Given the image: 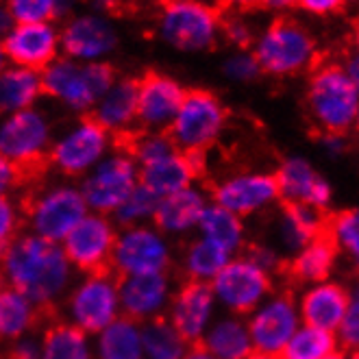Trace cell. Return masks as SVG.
Masks as SVG:
<instances>
[{
    "label": "cell",
    "instance_id": "obj_16",
    "mask_svg": "<svg viewBox=\"0 0 359 359\" xmlns=\"http://www.w3.org/2000/svg\"><path fill=\"white\" fill-rule=\"evenodd\" d=\"M120 226L111 216L104 214H90L83 218L72 233L63 242V250L74 266L76 272H100L111 270V259L118 242Z\"/></svg>",
    "mask_w": 359,
    "mask_h": 359
},
{
    "label": "cell",
    "instance_id": "obj_19",
    "mask_svg": "<svg viewBox=\"0 0 359 359\" xmlns=\"http://www.w3.org/2000/svg\"><path fill=\"white\" fill-rule=\"evenodd\" d=\"M61 27L55 22L13 25L3 33V57L13 66L41 72L61 57Z\"/></svg>",
    "mask_w": 359,
    "mask_h": 359
},
{
    "label": "cell",
    "instance_id": "obj_49",
    "mask_svg": "<svg viewBox=\"0 0 359 359\" xmlns=\"http://www.w3.org/2000/svg\"><path fill=\"white\" fill-rule=\"evenodd\" d=\"M346 5V0H299V7L311 15H333Z\"/></svg>",
    "mask_w": 359,
    "mask_h": 359
},
{
    "label": "cell",
    "instance_id": "obj_18",
    "mask_svg": "<svg viewBox=\"0 0 359 359\" xmlns=\"http://www.w3.org/2000/svg\"><path fill=\"white\" fill-rule=\"evenodd\" d=\"M218 301L211 290V283L183 281L177 290L172 303L168 307L165 318L175 325V329L185 337L189 346L203 342L205 333L218 318Z\"/></svg>",
    "mask_w": 359,
    "mask_h": 359
},
{
    "label": "cell",
    "instance_id": "obj_43",
    "mask_svg": "<svg viewBox=\"0 0 359 359\" xmlns=\"http://www.w3.org/2000/svg\"><path fill=\"white\" fill-rule=\"evenodd\" d=\"M259 33H255L252 25L244 18V13H222V37L236 50H250Z\"/></svg>",
    "mask_w": 359,
    "mask_h": 359
},
{
    "label": "cell",
    "instance_id": "obj_4",
    "mask_svg": "<svg viewBox=\"0 0 359 359\" xmlns=\"http://www.w3.org/2000/svg\"><path fill=\"white\" fill-rule=\"evenodd\" d=\"M250 50L255 53L264 74L277 79L313 70L316 57H318L313 35L292 18L272 20L264 31H259Z\"/></svg>",
    "mask_w": 359,
    "mask_h": 359
},
{
    "label": "cell",
    "instance_id": "obj_38",
    "mask_svg": "<svg viewBox=\"0 0 359 359\" xmlns=\"http://www.w3.org/2000/svg\"><path fill=\"white\" fill-rule=\"evenodd\" d=\"M124 149L133 155V159L137 161V165H149L155 163L168 155H172L177 149V144L172 142L170 133L165 131H142L137 129L133 135H129L124 140Z\"/></svg>",
    "mask_w": 359,
    "mask_h": 359
},
{
    "label": "cell",
    "instance_id": "obj_10",
    "mask_svg": "<svg viewBox=\"0 0 359 359\" xmlns=\"http://www.w3.org/2000/svg\"><path fill=\"white\" fill-rule=\"evenodd\" d=\"M79 185L90 211L114 216L137 189L140 165L124 146H116L86 179H81Z\"/></svg>",
    "mask_w": 359,
    "mask_h": 359
},
{
    "label": "cell",
    "instance_id": "obj_42",
    "mask_svg": "<svg viewBox=\"0 0 359 359\" xmlns=\"http://www.w3.org/2000/svg\"><path fill=\"white\" fill-rule=\"evenodd\" d=\"M222 74L233 83H252L264 74V70L252 50H233L222 61Z\"/></svg>",
    "mask_w": 359,
    "mask_h": 359
},
{
    "label": "cell",
    "instance_id": "obj_26",
    "mask_svg": "<svg viewBox=\"0 0 359 359\" xmlns=\"http://www.w3.org/2000/svg\"><path fill=\"white\" fill-rule=\"evenodd\" d=\"M327 222H329V218L320 209H313L309 205L283 203V209L277 220V242L285 255L294 257L316 236L323 233L327 229Z\"/></svg>",
    "mask_w": 359,
    "mask_h": 359
},
{
    "label": "cell",
    "instance_id": "obj_37",
    "mask_svg": "<svg viewBox=\"0 0 359 359\" xmlns=\"http://www.w3.org/2000/svg\"><path fill=\"white\" fill-rule=\"evenodd\" d=\"M189 344L175 329V325L163 318L144 325V355L146 359H185Z\"/></svg>",
    "mask_w": 359,
    "mask_h": 359
},
{
    "label": "cell",
    "instance_id": "obj_17",
    "mask_svg": "<svg viewBox=\"0 0 359 359\" xmlns=\"http://www.w3.org/2000/svg\"><path fill=\"white\" fill-rule=\"evenodd\" d=\"M211 203L246 218L270 209L281 201L279 183L274 172L244 170L216 181L209 189Z\"/></svg>",
    "mask_w": 359,
    "mask_h": 359
},
{
    "label": "cell",
    "instance_id": "obj_22",
    "mask_svg": "<svg viewBox=\"0 0 359 359\" xmlns=\"http://www.w3.org/2000/svg\"><path fill=\"white\" fill-rule=\"evenodd\" d=\"M274 177L279 183L281 201L287 205H309L325 211L333 201L331 183L316 170L309 159L301 155L285 157Z\"/></svg>",
    "mask_w": 359,
    "mask_h": 359
},
{
    "label": "cell",
    "instance_id": "obj_56",
    "mask_svg": "<svg viewBox=\"0 0 359 359\" xmlns=\"http://www.w3.org/2000/svg\"><path fill=\"white\" fill-rule=\"evenodd\" d=\"M185 359H218V357L211 355L203 344H196V346H189V351H187Z\"/></svg>",
    "mask_w": 359,
    "mask_h": 359
},
{
    "label": "cell",
    "instance_id": "obj_28",
    "mask_svg": "<svg viewBox=\"0 0 359 359\" xmlns=\"http://www.w3.org/2000/svg\"><path fill=\"white\" fill-rule=\"evenodd\" d=\"M201 344L218 359H248L255 353L246 318L224 311L209 327Z\"/></svg>",
    "mask_w": 359,
    "mask_h": 359
},
{
    "label": "cell",
    "instance_id": "obj_8",
    "mask_svg": "<svg viewBox=\"0 0 359 359\" xmlns=\"http://www.w3.org/2000/svg\"><path fill=\"white\" fill-rule=\"evenodd\" d=\"M116 137L92 116H81L53 142L48 163L68 179H86L116 149Z\"/></svg>",
    "mask_w": 359,
    "mask_h": 359
},
{
    "label": "cell",
    "instance_id": "obj_61",
    "mask_svg": "<svg viewBox=\"0 0 359 359\" xmlns=\"http://www.w3.org/2000/svg\"><path fill=\"white\" fill-rule=\"evenodd\" d=\"M351 355V359H359V351L357 353H348Z\"/></svg>",
    "mask_w": 359,
    "mask_h": 359
},
{
    "label": "cell",
    "instance_id": "obj_1",
    "mask_svg": "<svg viewBox=\"0 0 359 359\" xmlns=\"http://www.w3.org/2000/svg\"><path fill=\"white\" fill-rule=\"evenodd\" d=\"M74 272L61 244L39 238L31 231L3 246L5 287L25 294L41 311L63 305L76 281Z\"/></svg>",
    "mask_w": 359,
    "mask_h": 359
},
{
    "label": "cell",
    "instance_id": "obj_2",
    "mask_svg": "<svg viewBox=\"0 0 359 359\" xmlns=\"http://www.w3.org/2000/svg\"><path fill=\"white\" fill-rule=\"evenodd\" d=\"M305 109L318 133H342L355 129L359 114V90L340 61L318 63L307 79Z\"/></svg>",
    "mask_w": 359,
    "mask_h": 359
},
{
    "label": "cell",
    "instance_id": "obj_51",
    "mask_svg": "<svg viewBox=\"0 0 359 359\" xmlns=\"http://www.w3.org/2000/svg\"><path fill=\"white\" fill-rule=\"evenodd\" d=\"M257 7H262V0H220V9L229 13H246Z\"/></svg>",
    "mask_w": 359,
    "mask_h": 359
},
{
    "label": "cell",
    "instance_id": "obj_35",
    "mask_svg": "<svg viewBox=\"0 0 359 359\" xmlns=\"http://www.w3.org/2000/svg\"><path fill=\"white\" fill-rule=\"evenodd\" d=\"M41 309L18 290L5 287L0 292V335L7 342L31 335L39 320Z\"/></svg>",
    "mask_w": 359,
    "mask_h": 359
},
{
    "label": "cell",
    "instance_id": "obj_21",
    "mask_svg": "<svg viewBox=\"0 0 359 359\" xmlns=\"http://www.w3.org/2000/svg\"><path fill=\"white\" fill-rule=\"evenodd\" d=\"M185 96L187 90L175 76L163 72H146L140 79V129L168 133Z\"/></svg>",
    "mask_w": 359,
    "mask_h": 359
},
{
    "label": "cell",
    "instance_id": "obj_60",
    "mask_svg": "<svg viewBox=\"0 0 359 359\" xmlns=\"http://www.w3.org/2000/svg\"><path fill=\"white\" fill-rule=\"evenodd\" d=\"M329 359H351V355L346 351H337L335 355H331Z\"/></svg>",
    "mask_w": 359,
    "mask_h": 359
},
{
    "label": "cell",
    "instance_id": "obj_11",
    "mask_svg": "<svg viewBox=\"0 0 359 359\" xmlns=\"http://www.w3.org/2000/svg\"><path fill=\"white\" fill-rule=\"evenodd\" d=\"M53 142V124L39 107L9 114L0 124V155L25 172L48 161Z\"/></svg>",
    "mask_w": 359,
    "mask_h": 359
},
{
    "label": "cell",
    "instance_id": "obj_55",
    "mask_svg": "<svg viewBox=\"0 0 359 359\" xmlns=\"http://www.w3.org/2000/svg\"><path fill=\"white\" fill-rule=\"evenodd\" d=\"M88 7H90V11L109 15L111 9L116 7V0H88Z\"/></svg>",
    "mask_w": 359,
    "mask_h": 359
},
{
    "label": "cell",
    "instance_id": "obj_33",
    "mask_svg": "<svg viewBox=\"0 0 359 359\" xmlns=\"http://www.w3.org/2000/svg\"><path fill=\"white\" fill-rule=\"evenodd\" d=\"M196 233L226 248L231 255H242V248L246 246L244 218L216 203H209V207L205 209Z\"/></svg>",
    "mask_w": 359,
    "mask_h": 359
},
{
    "label": "cell",
    "instance_id": "obj_41",
    "mask_svg": "<svg viewBox=\"0 0 359 359\" xmlns=\"http://www.w3.org/2000/svg\"><path fill=\"white\" fill-rule=\"evenodd\" d=\"M15 25L29 22H55V0H5L3 5Z\"/></svg>",
    "mask_w": 359,
    "mask_h": 359
},
{
    "label": "cell",
    "instance_id": "obj_27",
    "mask_svg": "<svg viewBox=\"0 0 359 359\" xmlns=\"http://www.w3.org/2000/svg\"><path fill=\"white\" fill-rule=\"evenodd\" d=\"M198 177L201 175L194 168L192 159L183 151H175L172 155H168L155 163L140 168V183L149 187L159 198L181 192V189L189 185H196Z\"/></svg>",
    "mask_w": 359,
    "mask_h": 359
},
{
    "label": "cell",
    "instance_id": "obj_13",
    "mask_svg": "<svg viewBox=\"0 0 359 359\" xmlns=\"http://www.w3.org/2000/svg\"><path fill=\"white\" fill-rule=\"evenodd\" d=\"M170 264H172L170 238L161 233L155 224L120 229L114 259H111V270L118 277L168 272Z\"/></svg>",
    "mask_w": 359,
    "mask_h": 359
},
{
    "label": "cell",
    "instance_id": "obj_12",
    "mask_svg": "<svg viewBox=\"0 0 359 359\" xmlns=\"http://www.w3.org/2000/svg\"><path fill=\"white\" fill-rule=\"evenodd\" d=\"M211 290L224 313L242 316V318L250 316L274 292L272 274L255 259H250L246 252L236 255L224 266V270L211 281Z\"/></svg>",
    "mask_w": 359,
    "mask_h": 359
},
{
    "label": "cell",
    "instance_id": "obj_29",
    "mask_svg": "<svg viewBox=\"0 0 359 359\" xmlns=\"http://www.w3.org/2000/svg\"><path fill=\"white\" fill-rule=\"evenodd\" d=\"M41 96H44V81L39 70L5 63L0 72V109L5 116L37 107Z\"/></svg>",
    "mask_w": 359,
    "mask_h": 359
},
{
    "label": "cell",
    "instance_id": "obj_7",
    "mask_svg": "<svg viewBox=\"0 0 359 359\" xmlns=\"http://www.w3.org/2000/svg\"><path fill=\"white\" fill-rule=\"evenodd\" d=\"M90 214L81 185L55 183L37 189L25 205V222L31 233L63 244L74 226Z\"/></svg>",
    "mask_w": 359,
    "mask_h": 359
},
{
    "label": "cell",
    "instance_id": "obj_32",
    "mask_svg": "<svg viewBox=\"0 0 359 359\" xmlns=\"http://www.w3.org/2000/svg\"><path fill=\"white\" fill-rule=\"evenodd\" d=\"M233 257L236 255H231L216 242L196 236L185 244L181 252V270L185 274V281L211 283Z\"/></svg>",
    "mask_w": 359,
    "mask_h": 359
},
{
    "label": "cell",
    "instance_id": "obj_9",
    "mask_svg": "<svg viewBox=\"0 0 359 359\" xmlns=\"http://www.w3.org/2000/svg\"><path fill=\"white\" fill-rule=\"evenodd\" d=\"M229 111L218 94L196 88L187 96L170 126V137L183 153H207L226 129Z\"/></svg>",
    "mask_w": 359,
    "mask_h": 359
},
{
    "label": "cell",
    "instance_id": "obj_54",
    "mask_svg": "<svg viewBox=\"0 0 359 359\" xmlns=\"http://www.w3.org/2000/svg\"><path fill=\"white\" fill-rule=\"evenodd\" d=\"M262 7L268 11H290L294 7H299V0H262Z\"/></svg>",
    "mask_w": 359,
    "mask_h": 359
},
{
    "label": "cell",
    "instance_id": "obj_36",
    "mask_svg": "<svg viewBox=\"0 0 359 359\" xmlns=\"http://www.w3.org/2000/svg\"><path fill=\"white\" fill-rule=\"evenodd\" d=\"M337 351H342L337 333L303 325L279 357L281 359H329Z\"/></svg>",
    "mask_w": 359,
    "mask_h": 359
},
{
    "label": "cell",
    "instance_id": "obj_48",
    "mask_svg": "<svg viewBox=\"0 0 359 359\" xmlns=\"http://www.w3.org/2000/svg\"><path fill=\"white\" fill-rule=\"evenodd\" d=\"M25 170L20 165L3 159L0 161V189H3V196H9L11 189H15L20 183L25 181Z\"/></svg>",
    "mask_w": 359,
    "mask_h": 359
},
{
    "label": "cell",
    "instance_id": "obj_14",
    "mask_svg": "<svg viewBox=\"0 0 359 359\" xmlns=\"http://www.w3.org/2000/svg\"><path fill=\"white\" fill-rule=\"evenodd\" d=\"M255 353L279 357L297 331L303 327L299 299L290 292H272L270 297L246 316Z\"/></svg>",
    "mask_w": 359,
    "mask_h": 359
},
{
    "label": "cell",
    "instance_id": "obj_39",
    "mask_svg": "<svg viewBox=\"0 0 359 359\" xmlns=\"http://www.w3.org/2000/svg\"><path fill=\"white\" fill-rule=\"evenodd\" d=\"M327 231L355 270H359V209H342L327 222Z\"/></svg>",
    "mask_w": 359,
    "mask_h": 359
},
{
    "label": "cell",
    "instance_id": "obj_24",
    "mask_svg": "<svg viewBox=\"0 0 359 359\" xmlns=\"http://www.w3.org/2000/svg\"><path fill=\"white\" fill-rule=\"evenodd\" d=\"M211 196L207 189L189 185L181 192L159 198L153 224L168 238H183L192 231H198L201 218L209 207Z\"/></svg>",
    "mask_w": 359,
    "mask_h": 359
},
{
    "label": "cell",
    "instance_id": "obj_62",
    "mask_svg": "<svg viewBox=\"0 0 359 359\" xmlns=\"http://www.w3.org/2000/svg\"><path fill=\"white\" fill-rule=\"evenodd\" d=\"M355 131L359 133V114H357V122H355Z\"/></svg>",
    "mask_w": 359,
    "mask_h": 359
},
{
    "label": "cell",
    "instance_id": "obj_6",
    "mask_svg": "<svg viewBox=\"0 0 359 359\" xmlns=\"http://www.w3.org/2000/svg\"><path fill=\"white\" fill-rule=\"evenodd\" d=\"M157 37L181 53L211 50L222 37V9L163 0L155 18Z\"/></svg>",
    "mask_w": 359,
    "mask_h": 359
},
{
    "label": "cell",
    "instance_id": "obj_53",
    "mask_svg": "<svg viewBox=\"0 0 359 359\" xmlns=\"http://www.w3.org/2000/svg\"><path fill=\"white\" fill-rule=\"evenodd\" d=\"M81 0H55V13H57V20H68L76 13V7H79Z\"/></svg>",
    "mask_w": 359,
    "mask_h": 359
},
{
    "label": "cell",
    "instance_id": "obj_15",
    "mask_svg": "<svg viewBox=\"0 0 359 359\" xmlns=\"http://www.w3.org/2000/svg\"><path fill=\"white\" fill-rule=\"evenodd\" d=\"M120 44V31L111 15L76 11L61 25V50L83 63L107 61Z\"/></svg>",
    "mask_w": 359,
    "mask_h": 359
},
{
    "label": "cell",
    "instance_id": "obj_25",
    "mask_svg": "<svg viewBox=\"0 0 359 359\" xmlns=\"http://www.w3.org/2000/svg\"><path fill=\"white\" fill-rule=\"evenodd\" d=\"M351 305V292L337 281H320L305 285L299 297L303 325L337 333Z\"/></svg>",
    "mask_w": 359,
    "mask_h": 359
},
{
    "label": "cell",
    "instance_id": "obj_57",
    "mask_svg": "<svg viewBox=\"0 0 359 359\" xmlns=\"http://www.w3.org/2000/svg\"><path fill=\"white\" fill-rule=\"evenodd\" d=\"M168 3H198V5H209L220 9V0H168Z\"/></svg>",
    "mask_w": 359,
    "mask_h": 359
},
{
    "label": "cell",
    "instance_id": "obj_52",
    "mask_svg": "<svg viewBox=\"0 0 359 359\" xmlns=\"http://www.w3.org/2000/svg\"><path fill=\"white\" fill-rule=\"evenodd\" d=\"M342 66H344V70H346V74H348V79L355 83V88L359 90V50H351V53H346L344 55V59L340 61Z\"/></svg>",
    "mask_w": 359,
    "mask_h": 359
},
{
    "label": "cell",
    "instance_id": "obj_47",
    "mask_svg": "<svg viewBox=\"0 0 359 359\" xmlns=\"http://www.w3.org/2000/svg\"><path fill=\"white\" fill-rule=\"evenodd\" d=\"M9 359H41V337L31 333L11 342Z\"/></svg>",
    "mask_w": 359,
    "mask_h": 359
},
{
    "label": "cell",
    "instance_id": "obj_34",
    "mask_svg": "<svg viewBox=\"0 0 359 359\" xmlns=\"http://www.w3.org/2000/svg\"><path fill=\"white\" fill-rule=\"evenodd\" d=\"M41 359H96L94 337L61 320L41 333Z\"/></svg>",
    "mask_w": 359,
    "mask_h": 359
},
{
    "label": "cell",
    "instance_id": "obj_23",
    "mask_svg": "<svg viewBox=\"0 0 359 359\" xmlns=\"http://www.w3.org/2000/svg\"><path fill=\"white\" fill-rule=\"evenodd\" d=\"M140 79L133 76H118V81L107 90L92 109V118L102 124L116 140L133 135L140 124Z\"/></svg>",
    "mask_w": 359,
    "mask_h": 359
},
{
    "label": "cell",
    "instance_id": "obj_44",
    "mask_svg": "<svg viewBox=\"0 0 359 359\" xmlns=\"http://www.w3.org/2000/svg\"><path fill=\"white\" fill-rule=\"evenodd\" d=\"M337 340H340V346L346 353L359 351V283L351 292V305L344 316L342 327L337 329Z\"/></svg>",
    "mask_w": 359,
    "mask_h": 359
},
{
    "label": "cell",
    "instance_id": "obj_59",
    "mask_svg": "<svg viewBox=\"0 0 359 359\" xmlns=\"http://www.w3.org/2000/svg\"><path fill=\"white\" fill-rule=\"evenodd\" d=\"M248 359H281V357H274V355H266V353H252Z\"/></svg>",
    "mask_w": 359,
    "mask_h": 359
},
{
    "label": "cell",
    "instance_id": "obj_40",
    "mask_svg": "<svg viewBox=\"0 0 359 359\" xmlns=\"http://www.w3.org/2000/svg\"><path fill=\"white\" fill-rule=\"evenodd\" d=\"M159 205V196L153 194L146 185H137L135 192L122 203V207L111 216L120 229L126 226H140V224H153L155 211Z\"/></svg>",
    "mask_w": 359,
    "mask_h": 359
},
{
    "label": "cell",
    "instance_id": "obj_30",
    "mask_svg": "<svg viewBox=\"0 0 359 359\" xmlns=\"http://www.w3.org/2000/svg\"><path fill=\"white\" fill-rule=\"evenodd\" d=\"M337 257H340V248L335 246L333 238L325 229L320 236H316L301 252L292 257L290 274L305 285L329 281L331 272L335 270Z\"/></svg>",
    "mask_w": 359,
    "mask_h": 359
},
{
    "label": "cell",
    "instance_id": "obj_63",
    "mask_svg": "<svg viewBox=\"0 0 359 359\" xmlns=\"http://www.w3.org/2000/svg\"><path fill=\"white\" fill-rule=\"evenodd\" d=\"M346 3H357V0H346Z\"/></svg>",
    "mask_w": 359,
    "mask_h": 359
},
{
    "label": "cell",
    "instance_id": "obj_50",
    "mask_svg": "<svg viewBox=\"0 0 359 359\" xmlns=\"http://www.w3.org/2000/svg\"><path fill=\"white\" fill-rule=\"evenodd\" d=\"M320 144H323V149L329 155H333V157L342 155L346 151V146H348L346 135H342V133H323L320 135Z\"/></svg>",
    "mask_w": 359,
    "mask_h": 359
},
{
    "label": "cell",
    "instance_id": "obj_3",
    "mask_svg": "<svg viewBox=\"0 0 359 359\" xmlns=\"http://www.w3.org/2000/svg\"><path fill=\"white\" fill-rule=\"evenodd\" d=\"M41 81L46 96L74 114L90 116L96 102L118 81V74L109 61L83 63L61 55L46 70H41Z\"/></svg>",
    "mask_w": 359,
    "mask_h": 359
},
{
    "label": "cell",
    "instance_id": "obj_45",
    "mask_svg": "<svg viewBox=\"0 0 359 359\" xmlns=\"http://www.w3.org/2000/svg\"><path fill=\"white\" fill-rule=\"evenodd\" d=\"M25 222V207H20L11 196L0 198V242L3 246L18 238L20 224Z\"/></svg>",
    "mask_w": 359,
    "mask_h": 359
},
{
    "label": "cell",
    "instance_id": "obj_5",
    "mask_svg": "<svg viewBox=\"0 0 359 359\" xmlns=\"http://www.w3.org/2000/svg\"><path fill=\"white\" fill-rule=\"evenodd\" d=\"M63 320L92 337L114 325L122 316L120 277L114 270L81 274L63 301Z\"/></svg>",
    "mask_w": 359,
    "mask_h": 359
},
{
    "label": "cell",
    "instance_id": "obj_46",
    "mask_svg": "<svg viewBox=\"0 0 359 359\" xmlns=\"http://www.w3.org/2000/svg\"><path fill=\"white\" fill-rule=\"evenodd\" d=\"M246 255L250 257V259H255L266 272H277L279 268H281V255L277 250H274L272 246H266V244H252V246H248V250H246Z\"/></svg>",
    "mask_w": 359,
    "mask_h": 359
},
{
    "label": "cell",
    "instance_id": "obj_31",
    "mask_svg": "<svg viewBox=\"0 0 359 359\" xmlns=\"http://www.w3.org/2000/svg\"><path fill=\"white\" fill-rule=\"evenodd\" d=\"M96 359H146L144 325L120 316L104 331L94 335Z\"/></svg>",
    "mask_w": 359,
    "mask_h": 359
},
{
    "label": "cell",
    "instance_id": "obj_58",
    "mask_svg": "<svg viewBox=\"0 0 359 359\" xmlns=\"http://www.w3.org/2000/svg\"><path fill=\"white\" fill-rule=\"evenodd\" d=\"M353 46L355 50H359V18L355 20V27H353Z\"/></svg>",
    "mask_w": 359,
    "mask_h": 359
},
{
    "label": "cell",
    "instance_id": "obj_20",
    "mask_svg": "<svg viewBox=\"0 0 359 359\" xmlns=\"http://www.w3.org/2000/svg\"><path fill=\"white\" fill-rule=\"evenodd\" d=\"M172 277L168 272L131 274L120 277V305L122 316L140 325L163 318L175 297Z\"/></svg>",
    "mask_w": 359,
    "mask_h": 359
}]
</instances>
